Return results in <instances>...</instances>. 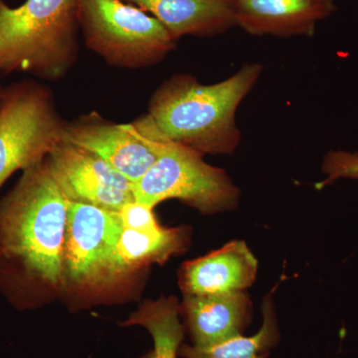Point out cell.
Here are the masks:
<instances>
[{"label": "cell", "instance_id": "obj_2", "mask_svg": "<svg viewBox=\"0 0 358 358\" xmlns=\"http://www.w3.org/2000/svg\"><path fill=\"white\" fill-rule=\"evenodd\" d=\"M69 200L46 159L26 169L0 200V268L50 287L64 284Z\"/></svg>", "mask_w": 358, "mask_h": 358}, {"label": "cell", "instance_id": "obj_12", "mask_svg": "<svg viewBox=\"0 0 358 358\" xmlns=\"http://www.w3.org/2000/svg\"><path fill=\"white\" fill-rule=\"evenodd\" d=\"M180 312L192 345L208 346L242 334L250 320L251 303L244 292L185 294Z\"/></svg>", "mask_w": 358, "mask_h": 358}, {"label": "cell", "instance_id": "obj_19", "mask_svg": "<svg viewBox=\"0 0 358 358\" xmlns=\"http://www.w3.org/2000/svg\"><path fill=\"white\" fill-rule=\"evenodd\" d=\"M4 94H6V88L0 85V108H1L2 102H3Z\"/></svg>", "mask_w": 358, "mask_h": 358}, {"label": "cell", "instance_id": "obj_9", "mask_svg": "<svg viewBox=\"0 0 358 358\" xmlns=\"http://www.w3.org/2000/svg\"><path fill=\"white\" fill-rule=\"evenodd\" d=\"M52 176L69 201L121 210L133 201V183L96 155L60 141L46 159Z\"/></svg>", "mask_w": 358, "mask_h": 358}, {"label": "cell", "instance_id": "obj_13", "mask_svg": "<svg viewBox=\"0 0 358 358\" xmlns=\"http://www.w3.org/2000/svg\"><path fill=\"white\" fill-rule=\"evenodd\" d=\"M154 16L178 40L214 36L236 25L233 9L221 0H122Z\"/></svg>", "mask_w": 358, "mask_h": 358}, {"label": "cell", "instance_id": "obj_6", "mask_svg": "<svg viewBox=\"0 0 358 358\" xmlns=\"http://www.w3.org/2000/svg\"><path fill=\"white\" fill-rule=\"evenodd\" d=\"M202 157L192 148L169 143L147 173L133 183L134 200L155 208L164 200L178 199L203 214L236 206L239 189L225 171Z\"/></svg>", "mask_w": 358, "mask_h": 358}, {"label": "cell", "instance_id": "obj_18", "mask_svg": "<svg viewBox=\"0 0 358 358\" xmlns=\"http://www.w3.org/2000/svg\"><path fill=\"white\" fill-rule=\"evenodd\" d=\"M119 215L122 227L129 229L152 230L162 227L155 218L154 208L136 200L124 204Z\"/></svg>", "mask_w": 358, "mask_h": 358}, {"label": "cell", "instance_id": "obj_16", "mask_svg": "<svg viewBox=\"0 0 358 358\" xmlns=\"http://www.w3.org/2000/svg\"><path fill=\"white\" fill-rule=\"evenodd\" d=\"M263 324L252 336L242 334L208 346L182 343L178 357L183 358H266L279 343L280 333L272 301L266 299L263 306Z\"/></svg>", "mask_w": 358, "mask_h": 358}, {"label": "cell", "instance_id": "obj_8", "mask_svg": "<svg viewBox=\"0 0 358 358\" xmlns=\"http://www.w3.org/2000/svg\"><path fill=\"white\" fill-rule=\"evenodd\" d=\"M61 141L105 160L131 183L147 173L169 145L141 134L133 124H115L96 113L65 122Z\"/></svg>", "mask_w": 358, "mask_h": 358}, {"label": "cell", "instance_id": "obj_20", "mask_svg": "<svg viewBox=\"0 0 358 358\" xmlns=\"http://www.w3.org/2000/svg\"><path fill=\"white\" fill-rule=\"evenodd\" d=\"M221 1L226 2V3L229 4V6H231V4H232L233 2L235 1V0H221Z\"/></svg>", "mask_w": 358, "mask_h": 358}, {"label": "cell", "instance_id": "obj_17", "mask_svg": "<svg viewBox=\"0 0 358 358\" xmlns=\"http://www.w3.org/2000/svg\"><path fill=\"white\" fill-rule=\"evenodd\" d=\"M322 171L327 178L317 183V189L331 185L339 178L358 179V154L348 152H331L324 159Z\"/></svg>", "mask_w": 358, "mask_h": 358}, {"label": "cell", "instance_id": "obj_14", "mask_svg": "<svg viewBox=\"0 0 358 358\" xmlns=\"http://www.w3.org/2000/svg\"><path fill=\"white\" fill-rule=\"evenodd\" d=\"M179 315L178 299L162 296L159 300L141 303L121 326L145 327L154 339V348L140 358H176L185 339V327Z\"/></svg>", "mask_w": 358, "mask_h": 358}, {"label": "cell", "instance_id": "obj_11", "mask_svg": "<svg viewBox=\"0 0 358 358\" xmlns=\"http://www.w3.org/2000/svg\"><path fill=\"white\" fill-rule=\"evenodd\" d=\"M258 262L244 241L230 242L208 255L183 264L179 285L183 294L243 292L256 279Z\"/></svg>", "mask_w": 358, "mask_h": 358}, {"label": "cell", "instance_id": "obj_4", "mask_svg": "<svg viewBox=\"0 0 358 358\" xmlns=\"http://www.w3.org/2000/svg\"><path fill=\"white\" fill-rule=\"evenodd\" d=\"M77 18L87 48L114 67H150L176 48L157 18L122 0H77Z\"/></svg>", "mask_w": 358, "mask_h": 358}, {"label": "cell", "instance_id": "obj_1", "mask_svg": "<svg viewBox=\"0 0 358 358\" xmlns=\"http://www.w3.org/2000/svg\"><path fill=\"white\" fill-rule=\"evenodd\" d=\"M262 66L245 65L217 84L199 83L190 75L166 80L150 99L147 114L131 122L141 134L200 154L228 155L241 138L235 115L255 86Z\"/></svg>", "mask_w": 358, "mask_h": 358}, {"label": "cell", "instance_id": "obj_15", "mask_svg": "<svg viewBox=\"0 0 358 358\" xmlns=\"http://www.w3.org/2000/svg\"><path fill=\"white\" fill-rule=\"evenodd\" d=\"M186 231L183 228L159 227L152 230L122 227L117 242V257L122 272L152 263H164L185 247Z\"/></svg>", "mask_w": 358, "mask_h": 358}, {"label": "cell", "instance_id": "obj_7", "mask_svg": "<svg viewBox=\"0 0 358 358\" xmlns=\"http://www.w3.org/2000/svg\"><path fill=\"white\" fill-rule=\"evenodd\" d=\"M122 229L119 212L69 201L63 256L64 282L98 287L124 274L117 251Z\"/></svg>", "mask_w": 358, "mask_h": 358}, {"label": "cell", "instance_id": "obj_5", "mask_svg": "<svg viewBox=\"0 0 358 358\" xmlns=\"http://www.w3.org/2000/svg\"><path fill=\"white\" fill-rule=\"evenodd\" d=\"M64 124L46 87L34 81L7 87L0 108V188L16 171L46 159Z\"/></svg>", "mask_w": 358, "mask_h": 358}, {"label": "cell", "instance_id": "obj_3", "mask_svg": "<svg viewBox=\"0 0 358 358\" xmlns=\"http://www.w3.org/2000/svg\"><path fill=\"white\" fill-rule=\"evenodd\" d=\"M77 0H0V74L63 79L79 55Z\"/></svg>", "mask_w": 358, "mask_h": 358}, {"label": "cell", "instance_id": "obj_10", "mask_svg": "<svg viewBox=\"0 0 358 358\" xmlns=\"http://www.w3.org/2000/svg\"><path fill=\"white\" fill-rule=\"evenodd\" d=\"M236 25L256 36H313L320 21L336 11L334 0H235Z\"/></svg>", "mask_w": 358, "mask_h": 358}]
</instances>
